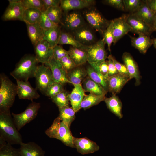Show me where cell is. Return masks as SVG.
<instances>
[{
    "mask_svg": "<svg viewBox=\"0 0 156 156\" xmlns=\"http://www.w3.org/2000/svg\"><path fill=\"white\" fill-rule=\"evenodd\" d=\"M0 138L12 145H20L23 142L10 112H0Z\"/></svg>",
    "mask_w": 156,
    "mask_h": 156,
    "instance_id": "cell-1",
    "label": "cell"
},
{
    "mask_svg": "<svg viewBox=\"0 0 156 156\" xmlns=\"http://www.w3.org/2000/svg\"><path fill=\"white\" fill-rule=\"evenodd\" d=\"M0 112H10L17 94V86L4 73L0 75Z\"/></svg>",
    "mask_w": 156,
    "mask_h": 156,
    "instance_id": "cell-2",
    "label": "cell"
},
{
    "mask_svg": "<svg viewBox=\"0 0 156 156\" xmlns=\"http://www.w3.org/2000/svg\"><path fill=\"white\" fill-rule=\"evenodd\" d=\"M38 63L35 56L26 55L21 59L10 74L15 79L28 81L34 77Z\"/></svg>",
    "mask_w": 156,
    "mask_h": 156,
    "instance_id": "cell-3",
    "label": "cell"
},
{
    "mask_svg": "<svg viewBox=\"0 0 156 156\" xmlns=\"http://www.w3.org/2000/svg\"><path fill=\"white\" fill-rule=\"evenodd\" d=\"M45 133L49 138L58 139L66 146L75 148L73 142V137L70 127L58 117L55 119L51 126L45 130Z\"/></svg>",
    "mask_w": 156,
    "mask_h": 156,
    "instance_id": "cell-4",
    "label": "cell"
},
{
    "mask_svg": "<svg viewBox=\"0 0 156 156\" xmlns=\"http://www.w3.org/2000/svg\"><path fill=\"white\" fill-rule=\"evenodd\" d=\"M105 44L102 38L94 44L88 46L86 49L87 62L97 71H99L100 65L107 57L105 48Z\"/></svg>",
    "mask_w": 156,
    "mask_h": 156,
    "instance_id": "cell-5",
    "label": "cell"
},
{
    "mask_svg": "<svg viewBox=\"0 0 156 156\" xmlns=\"http://www.w3.org/2000/svg\"><path fill=\"white\" fill-rule=\"evenodd\" d=\"M40 107L39 103L32 102L23 112L18 114L12 113L14 123L18 131L36 117Z\"/></svg>",
    "mask_w": 156,
    "mask_h": 156,
    "instance_id": "cell-6",
    "label": "cell"
},
{
    "mask_svg": "<svg viewBox=\"0 0 156 156\" xmlns=\"http://www.w3.org/2000/svg\"><path fill=\"white\" fill-rule=\"evenodd\" d=\"M89 8L84 12L85 19L92 28L103 34L110 21L105 19L96 8L91 7Z\"/></svg>",
    "mask_w": 156,
    "mask_h": 156,
    "instance_id": "cell-7",
    "label": "cell"
},
{
    "mask_svg": "<svg viewBox=\"0 0 156 156\" xmlns=\"http://www.w3.org/2000/svg\"><path fill=\"white\" fill-rule=\"evenodd\" d=\"M37 88L45 94L49 87L54 82L50 69L44 64L38 65L34 76Z\"/></svg>",
    "mask_w": 156,
    "mask_h": 156,
    "instance_id": "cell-8",
    "label": "cell"
},
{
    "mask_svg": "<svg viewBox=\"0 0 156 156\" xmlns=\"http://www.w3.org/2000/svg\"><path fill=\"white\" fill-rule=\"evenodd\" d=\"M127 22L132 29V31L138 35L150 36L153 32L152 28L134 13L126 15Z\"/></svg>",
    "mask_w": 156,
    "mask_h": 156,
    "instance_id": "cell-9",
    "label": "cell"
},
{
    "mask_svg": "<svg viewBox=\"0 0 156 156\" xmlns=\"http://www.w3.org/2000/svg\"><path fill=\"white\" fill-rule=\"evenodd\" d=\"M45 65L51 70L55 82L61 83L63 85L70 83L67 77V72L64 69L59 60L53 57Z\"/></svg>",
    "mask_w": 156,
    "mask_h": 156,
    "instance_id": "cell-10",
    "label": "cell"
},
{
    "mask_svg": "<svg viewBox=\"0 0 156 156\" xmlns=\"http://www.w3.org/2000/svg\"><path fill=\"white\" fill-rule=\"evenodd\" d=\"M113 43L115 44L121 38L132 29L127 22L126 15L112 20Z\"/></svg>",
    "mask_w": 156,
    "mask_h": 156,
    "instance_id": "cell-11",
    "label": "cell"
},
{
    "mask_svg": "<svg viewBox=\"0 0 156 156\" xmlns=\"http://www.w3.org/2000/svg\"><path fill=\"white\" fill-rule=\"evenodd\" d=\"M9 4L3 16L4 21L19 20L22 21L23 13L25 9L22 0H8Z\"/></svg>",
    "mask_w": 156,
    "mask_h": 156,
    "instance_id": "cell-12",
    "label": "cell"
},
{
    "mask_svg": "<svg viewBox=\"0 0 156 156\" xmlns=\"http://www.w3.org/2000/svg\"><path fill=\"white\" fill-rule=\"evenodd\" d=\"M34 46L35 56L38 63L45 64L53 57V48L46 41L42 40Z\"/></svg>",
    "mask_w": 156,
    "mask_h": 156,
    "instance_id": "cell-13",
    "label": "cell"
},
{
    "mask_svg": "<svg viewBox=\"0 0 156 156\" xmlns=\"http://www.w3.org/2000/svg\"><path fill=\"white\" fill-rule=\"evenodd\" d=\"M72 31V34H71L83 45L89 46L96 42L95 36L93 31L85 25Z\"/></svg>",
    "mask_w": 156,
    "mask_h": 156,
    "instance_id": "cell-14",
    "label": "cell"
},
{
    "mask_svg": "<svg viewBox=\"0 0 156 156\" xmlns=\"http://www.w3.org/2000/svg\"><path fill=\"white\" fill-rule=\"evenodd\" d=\"M122 58L128 72L130 79L134 78L135 80V86L139 85L141 83V77L137 63L129 53L124 52Z\"/></svg>",
    "mask_w": 156,
    "mask_h": 156,
    "instance_id": "cell-15",
    "label": "cell"
},
{
    "mask_svg": "<svg viewBox=\"0 0 156 156\" xmlns=\"http://www.w3.org/2000/svg\"><path fill=\"white\" fill-rule=\"evenodd\" d=\"M73 142L77 152L82 155L93 153L100 148L96 142L86 138H79L73 137Z\"/></svg>",
    "mask_w": 156,
    "mask_h": 156,
    "instance_id": "cell-16",
    "label": "cell"
},
{
    "mask_svg": "<svg viewBox=\"0 0 156 156\" xmlns=\"http://www.w3.org/2000/svg\"><path fill=\"white\" fill-rule=\"evenodd\" d=\"M17 82V94L21 99H27L32 101L39 98L40 95L28 81L15 79Z\"/></svg>",
    "mask_w": 156,
    "mask_h": 156,
    "instance_id": "cell-17",
    "label": "cell"
},
{
    "mask_svg": "<svg viewBox=\"0 0 156 156\" xmlns=\"http://www.w3.org/2000/svg\"><path fill=\"white\" fill-rule=\"evenodd\" d=\"M130 80L128 76L118 73L109 77L107 79L108 92L112 95L120 93L125 84Z\"/></svg>",
    "mask_w": 156,
    "mask_h": 156,
    "instance_id": "cell-18",
    "label": "cell"
},
{
    "mask_svg": "<svg viewBox=\"0 0 156 156\" xmlns=\"http://www.w3.org/2000/svg\"><path fill=\"white\" fill-rule=\"evenodd\" d=\"M93 0H62L60 7L66 12L72 10L88 8L93 5Z\"/></svg>",
    "mask_w": 156,
    "mask_h": 156,
    "instance_id": "cell-19",
    "label": "cell"
},
{
    "mask_svg": "<svg viewBox=\"0 0 156 156\" xmlns=\"http://www.w3.org/2000/svg\"><path fill=\"white\" fill-rule=\"evenodd\" d=\"M19 148L21 156H44L45 151L36 143L33 142H21Z\"/></svg>",
    "mask_w": 156,
    "mask_h": 156,
    "instance_id": "cell-20",
    "label": "cell"
},
{
    "mask_svg": "<svg viewBox=\"0 0 156 156\" xmlns=\"http://www.w3.org/2000/svg\"><path fill=\"white\" fill-rule=\"evenodd\" d=\"M74 87L70 94V101L72 107L75 112L81 108V104L85 96L81 84L73 85Z\"/></svg>",
    "mask_w": 156,
    "mask_h": 156,
    "instance_id": "cell-21",
    "label": "cell"
},
{
    "mask_svg": "<svg viewBox=\"0 0 156 156\" xmlns=\"http://www.w3.org/2000/svg\"><path fill=\"white\" fill-rule=\"evenodd\" d=\"M64 24L68 29L72 31L84 25V21L80 13L73 12L66 15Z\"/></svg>",
    "mask_w": 156,
    "mask_h": 156,
    "instance_id": "cell-22",
    "label": "cell"
},
{
    "mask_svg": "<svg viewBox=\"0 0 156 156\" xmlns=\"http://www.w3.org/2000/svg\"><path fill=\"white\" fill-rule=\"evenodd\" d=\"M130 37L132 46L143 54L145 53L153 44V39L149 36L140 34L137 37L131 36Z\"/></svg>",
    "mask_w": 156,
    "mask_h": 156,
    "instance_id": "cell-23",
    "label": "cell"
},
{
    "mask_svg": "<svg viewBox=\"0 0 156 156\" xmlns=\"http://www.w3.org/2000/svg\"><path fill=\"white\" fill-rule=\"evenodd\" d=\"M133 13L151 26L153 29V25L156 16L149 7L146 0L142 1L141 6Z\"/></svg>",
    "mask_w": 156,
    "mask_h": 156,
    "instance_id": "cell-24",
    "label": "cell"
},
{
    "mask_svg": "<svg viewBox=\"0 0 156 156\" xmlns=\"http://www.w3.org/2000/svg\"><path fill=\"white\" fill-rule=\"evenodd\" d=\"M107 108L119 119L123 117L122 113V103L116 95H112L109 97H106L104 101Z\"/></svg>",
    "mask_w": 156,
    "mask_h": 156,
    "instance_id": "cell-25",
    "label": "cell"
},
{
    "mask_svg": "<svg viewBox=\"0 0 156 156\" xmlns=\"http://www.w3.org/2000/svg\"><path fill=\"white\" fill-rule=\"evenodd\" d=\"M29 37L32 44L34 46L43 40L44 31L39 23L34 24H27Z\"/></svg>",
    "mask_w": 156,
    "mask_h": 156,
    "instance_id": "cell-26",
    "label": "cell"
},
{
    "mask_svg": "<svg viewBox=\"0 0 156 156\" xmlns=\"http://www.w3.org/2000/svg\"><path fill=\"white\" fill-rule=\"evenodd\" d=\"M68 52V55L77 66H80L87 62L86 49L71 46Z\"/></svg>",
    "mask_w": 156,
    "mask_h": 156,
    "instance_id": "cell-27",
    "label": "cell"
},
{
    "mask_svg": "<svg viewBox=\"0 0 156 156\" xmlns=\"http://www.w3.org/2000/svg\"><path fill=\"white\" fill-rule=\"evenodd\" d=\"M88 76L86 70L80 66H76L67 73L68 79L73 85L81 84Z\"/></svg>",
    "mask_w": 156,
    "mask_h": 156,
    "instance_id": "cell-28",
    "label": "cell"
},
{
    "mask_svg": "<svg viewBox=\"0 0 156 156\" xmlns=\"http://www.w3.org/2000/svg\"><path fill=\"white\" fill-rule=\"evenodd\" d=\"M85 92H88L95 95H106L107 92L100 85L87 76L81 83Z\"/></svg>",
    "mask_w": 156,
    "mask_h": 156,
    "instance_id": "cell-29",
    "label": "cell"
},
{
    "mask_svg": "<svg viewBox=\"0 0 156 156\" xmlns=\"http://www.w3.org/2000/svg\"><path fill=\"white\" fill-rule=\"evenodd\" d=\"M86 70L88 76L108 92L107 79L109 77L104 76L99 71L96 70L90 65L88 66Z\"/></svg>",
    "mask_w": 156,
    "mask_h": 156,
    "instance_id": "cell-30",
    "label": "cell"
},
{
    "mask_svg": "<svg viewBox=\"0 0 156 156\" xmlns=\"http://www.w3.org/2000/svg\"><path fill=\"white\" fill-rule=\"evenodd\" d=\"M42 12L41 10L37 9H24L23 13L22 21L26 24L39 23Z\"/></svg>",
    "mask_w": 156,
    "mask_h": 156,
    "instance_id": "cell-31",
    "label": "cell"
},
{
    "mask_svg": "<svg viewBox=\"0 0 156 156\" xmlns=\"http://www.w3.org/2000/svg\"><path fill=\"white\" fill-rule=\"evenodd\" d=\"M61 31L59 25L44 32L43 40L47 41L53 48L58 44Z\"/></svg>",
    "mask_w": 156,
    "mask_h": 156,
    "instance_id": "cell-32",
    "label": "cell"
},
{
    "mask_svg": "<svg viewBox=\"0 0 156 156\" xmlns=\"http://www.w3.org/2000/svg\"><path fill=\"white\" fill-rule=\"evenodd\" d=\"M105 95H98L92 93L85 95L81 104V108L84 110L96 105L106 97Z\"/></svg>",
    "mask_w": 156,
    "mask_h": 156,
    "instance_id": "cell-33",
    "label": "cell"
},
{
    "mask_svg": "<svg viewBox=\"0 0 156 156\" xmlns=\"http://www.w3.org/2000/svg\"><path fill=\"white\" fill-rule=\"evenodd\" d=\"M58 44H68L74 47L86 50L88 46L81 44L71 34L62 31Z\"/></svg>",
    "mask_w": 156,
    "mask_h": 156,
    "instance_id": "cell-34",
    "label": "cell"
},
{
    "mask_svg": "<svg viewBox=\"0 0 156 156\" xmlns=\"http://www.w3.org/2000/svg\"><path fill=\"white\" fill-rule=\"evenodd\" d=\"M58 117L60 120L67 125L70 128L75 119V112L72 108L69 106H65L59 108Z\"/></svg>",
    "mask_w": 156,
    "mask_h": 156,
    "instance_id": "cell-35",
    "label": "cell"
},
{
    "mask_svg": "<svg viewBox=\"0 0 156 156\" xmlns=\"http://www.w3.org/2000/svg\"><path fill=\"white\" fill-rule=\"evenodd\" d=\"M0 156H21L19 149L0 138Z\"/></svg>",
    "mask_w": 156,
    "mask_h": 156,
    "instance_id": "cell-36",
    "label": "cell"
},
{
    "mask_svg": "<svg viewBox=\"0 0 156 156\" xmlns=\"http://www.w3.org/2000/svg\"><path fill=\"white\" fill-rule=\"evenodd\" d=\"M51 99L59 108L68 106L70 101V94L64 90Z\"/></svg>",
    "mask_w": 156,
    "mask_h": 156,
    "instance_id": "cell-37",
    "label": "cell"
},
{
    "mask_svg": "<svg viewBox=\"0 0 156 156\" xmlns=\"http://www.w3.org/2000/svg\"><path fill=\"white\" fill-rule=\"evenodd\" d=\"M62 9L60 6L51 7L45 11L47 15L53 22L59 25L61 22Z\"/></svg>",
    "mask_w": 156,
    "mask_h": 156,
    "instance_id": "cell-38",
    "label": "cell"
},
{
    "mask_svg": "<svg viewBox=\"0 0 156 156\" xmlns=\"http://www.w3.org/2000/svg\"><path fill=\"white\" fill-rule=\"evenodd\" d=\"M22 3L25 9L35 8L39 9L42 12L45 11L43 0H23Z\"/></svg>",
    "mask_w": 156,
    "mask_h": 156,
    "instance_id": "cell-39",
    "label": "cell"
},
{
    "mask_svg": "<svg viewBox=\"0 0 156 156\" xmlns=\"http://www.w3.org/2000/svg\"><path fill=\"white\" fill-rule=\"evenodd\" d=\"M103 34V39L105 44H107L108 49L110 52L111 46L114 41L112 20L110 21L109 25L104 31Z\"/></svg>",
    "mask_w": 156,
    "mask_h": 156,
    "instance_id": "cell-40",
    "label": "cell"
},
{
    "mask_svg": "<svg viewBox=\"0 0 156 156\" xmlns=\"http://www.w3.org/2000/svg\"><path fill=\"white\" fill-rule=\"evenodd\" d=\"M64 90L62 84L54 82L49 87L44 94L51 99Z\"/></svg>",
    "mask_w": 156,
    "mask_h": 156,
    "instance_id": "cell-41",
    "label": "cell"
},
{
    "mask_svg": "<svg viewBox=\"0 0 156 156\" xmlns=\"http://www.w3.org/2000/svg\"><path fill=\"white\" fill-rule=\"evenodd\" d=\"M125 10L131 13L135 12L141 5L142 1L140 0H122Z\"/></svg>",
    "mask_w": 156,
    "mask_h": 156,
    "instance_id": "cell-42",
    "label": "cell"
},
{
    "mask_svg": "<svg viewBox=\"0 0 156 156\" xmlns=\"http://www.w3.org/2000/svg\"><path fill=\"white\" fill-rule=\"evenodd\" d=\"M39 24L44 31L48 30L59 25L51 21L45 12H42Z\"/></svg>",
    "mask_w": 156,
    "mask_h": 156,
    "instance_id": "cell-43",
    "label": "cell"
},
{
    "mask_svg": "<svg viewBox=\"0 0 156 156\" xmlns=\"http://www.w3.org/2000/svg\"><path fill=\"white\" fill-rule=\"evenodd\" d=\"M59 61L67 73L77 66L68 55Z\"/></svg>",
    "mask_w": 156,
    "mask_h": 156,
    "instance_id": "cell-44",
    "label": "cell"
},
{
    "mask_svg": "<svg viewBox=\"0 0 156 156\" xmlns=\"http://www.w3.org/2000/svg\"><path fill=\"white\" fill-rule=\"evenodd\" d=\"M53 57L59 60L64 57L68 55V51L63 48L61 45H57L53 48Z\"/></svg>",
    "mask_w": 156,
    "mask_h": 156,
    "instance_id": "cell-45",
    "label": "cell"
},
{
    "mask_svg": "<svg viewBox=\"0 0 156 156\" xmlns=\"http://www.w3.org/2000/svg\"><path fill=\"white\" fill-rule=\"evenodd\" d=\"M112 59L118 73L129 77V73L125 65L119 62L113 56Z\"/></svg>",
    "mask_w": 156,
    "mask_h": 156,
    "instance_id": "cell-46",
    "label": "cell"
},
{
    "mask_svg": "<svg viewBox=\"0 0 156 156\" xmlns=\"http://www.w3.org/2000/svg\"><path fill=\"white\" fill-rule=\"evenodd\" d=\"M112 55H110L107 57L108 59L107 62L108 66V75L109 77L118 73L112 59Z\"/></svg>",
    "mask_w": 156,
    "mask_h": 156,
    "instance_id": "cell-47",
    "label": "cell"
},
{
    "mask_svg": "<svg viewBox=\"0 0 156 156\" xmlns=\"http://www.w3.org/2000/svg\"><path fill=\"white\" fill-rule=\"evenodd\" d=\"M106 3L122 11L125 10L122 0H107Z\"/></svg>",
    "mask_w": 156,
    "mask_h": 156,
    "instance_id": "cell-48",
    "label": "cell"
},
{
    "mask_svg": "<svg viewBox=\"0 0 156 156\" xmlns=\"http://www.w3.org/2000/svg\"><path fill=\"white\" fill-rule=\"evenodd\" d=\"M45 10L51 7L60 6V0H43Z\"/></svg>",
    "mask_w": 156,
    "mask_h": 156,
    "instance_id": "cell-49",
    "label": "cell"
},
{
    "mask_svg": "<svg viewBox=\"0 0 156 156\" xmlns=\"http://www.w3.org/2000/svg\"><path fill=\"white\" fill-rule=\"evenodd\" d=\"M99 69L100 72L103 75L107 77H109L108 75V66L107 61H105L101 64Z\"/></svg>",
    "mask_w": 156,
    "mask_h": 156,
    "instance_id": "cell-50",
    "label": "cell"
},
{
    "mask_svg": "<svg viewBox=\"0 0 156 156\" xmlns=\"http://www.w3.org/2000/svg\"><path fill=\"white\" fill-rule=\"evenodd\" d=\"M146 1L150 9L156 16V0H146Z\"/></svg>",
    "mask_w": 156,
    "mask_h": 156,
    "instance_id": "cell-51",
    "label": "cell"
},
{
    "mask_svg": "<svg viewBox=\"0 0 156 156\" xmlns=\"http://www.w3.org/2000/svg\"><path fill=\"white\" fill-rule=\"evenodd\" d=\"M153 31H156V16L153 23Z\"/></svg>",
    "mask_w": 156,
    "mask_h": 156,
    "instance_id": "cell-52",
    "label": "cell"
},
{
    "mask_svg": "<svg viewBox=\"0 0 156 156\" xmlns=\"http://www.w3.org/2000/svg\"><path fill=\"white\" fill-rule=\"evenodd\" d=\"M153 44L154 47L156 48V38L153 39Z\"/></svg>",
    "mask_w": 156,
    "mask_h": 156,
    "instance_id": "cell-53",
    "label": "cell"
}]
</instances>
